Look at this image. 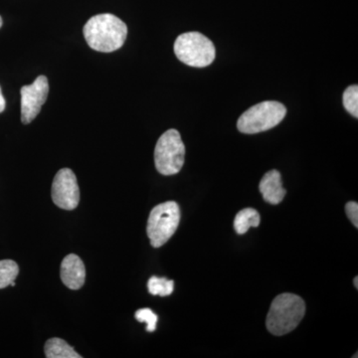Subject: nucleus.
Here are the masks:
<instances>
[{
    "instance_id": "f257e3e1",
    "label": "nucleus",
    "mask_w": 358,
    "mask_h": 358,
    "mask_svg": "<svg viewBox=\"0 0 358 358\" xmlns=\"http://www.w3.org/2000/svg\"><path fill=\"white\" fill-rule=\"evenodd\" d=\"M83 33L93 50L110 53L119 50L124 44L128 27L114 14L103 13L90 18L84 26Z\"/></svg>"
},
{
    "instance_id": "f03ea898",
    "label": "nucleus",
    "mask_w": 358,
    "mask_h": 358,
    "mask_svg": "<svg viewBox=\"0 0 358 358\" xmlns=\"http://www.w3.org/2000/svg\"><path fill=\"white\" fill-rule=\"evenodd\" d=\"M305 313L306 303L301 296L289 293L280 294L271 305L266 327L274 336H285L299 326Z\"/></svg>"
},
{
    "instance_id": "7ed1b4c3",
    "label": "nucleus",
    "mask_w": 358,
    "mask_h": 358,
    "mask_svg": "<svg viewBox=\"0 0 358 358\" xmlns=\"http://www.w3.org/2000/svg\"><path fill=\"white\" fill-rule=\"evenodd\" d=\"M173 48L178 60L190 67H207L213 63L216 56L215 47L211 40L199 32L179 35Z\"/></svg>"
},
{
    "instance_id": "20e7f679",
    "label": "nucleus",
    "mask_w": 358,
    "mask_h": 358,
    "mask_svg": "<svg viewBox=\"0 0 358 358\" xmlns=\"http://www.w3.org/2000/svg\"><path fill=\"white\" fill-rule=\"evenodd\" d=\"M287 109L275 101H266L250 108L241 115L237 128L241 133L254 134L275 128L286 117Z\"/></svg>"
},
{
    "instance_id": "39448f33",
    "label": "nucleus",
    "mask_w": 358,
    "mask_h": 358,
    "mask_svg": "<svg viewBox=\"0 0 358 358\" xmlns=\"http://www.w3.org/2000/svg\"><path fill=\"white\" fill-rule=\"evenodd\" d=\"M180 222V209L174 201L157 205L148 220L147 233L150 244L159 248L173 236Z\"/></svg>"
},
{
    "instance_id": "423d86ee",
    "label": "nucleus",
    "mask_w": 358,
    "mask_h": 358,
    "mask_svg": "<svg viewBox=\"0 0 358 358\" xmlns=\"http://www.w3.org/2000/svg\"><path fill=\"white\" fill-rule=\"evenodd\" d=\"M185 159V145L179 131L171 129L162 134L155 148L157 171L162 176H174L182 169Z\"/></svg>"
},
{
    "instance_id": "0eeeda50",
    "label": "nucleus",
    "mask_w": 358,
    "mask_h": 358,
    "mask_svg": "<svg viewBox=\"0 0 358 358\" xmlns=\"http://www.w3.org/2000/svg\"><path fill=\"white\" fill-rule=\"evenodd\" d=\"M52 200L59 208L74 210L80 202V189L75 173L70 169H62L56 173L52 183Z\"/></svg>"
},
{
    "instance_id": "6e6552de",
    "label": "nucleus",
    "mask_w": 358,
    "mask_h": 358,
    "mask_svg": "<svg viewBox=\"0 0 358 358\" xmlns=\"http://www.w3.org/2000/svg\"><path fill=\"white\" fill-rule=\"evenodd\" d=\"M21 94V122L30 124L38 115L49 94V83L46 76H38L31 85L23 86Z\"/></svg>"
},
{
    "instance_id": "1a4fd4ad",
    "label": "nucleus",
    "mask_w": 358,
    "mask_h": 358,
    "mask_svg": "<svg viewBox=\"0 0 358 358\" xmlns=\"http://www.w3.org/2000/svg\"><path fill=\"white\" fill-rule=\"evenodd\" d=\"M61 280L67 288L80 289L86 279V268L83 261L75 254H69L63 259L60 270Z\"/></svg>"
},
{
    "instance_id": "9d476101",
    "label": "nucleus",
    "mask_w": 358,
    "mask_h": 358,
    "mask_svg": "<svg viewBox=\"0 0 358 358\" xmlns=\"http://www.w3.org/2000/svg\"><path fill=\"white\" fill-rule=\"evenodd\" d=\"M259 189L263 194L264 200L273 205L281 203L287 193L286 189L282 187L281 173L275 169L268 171L263 176Z\"/></svg>"
},
{
    "instance_id": "9b49d317",
    "label": "nucleus",
    "mask_w": 358,
    "mask_h": 358,
    "mask_svg": "<svg viewBox=\"0 0 358 358\" xmlns=\"http://www.w3.org/2000/svg\"><path fill=\"white\" fill-rule=\"evenodd\" d=\"M45 355L47 358H81V355L75 352L72 346L63 339L54 338L48 339L45 343Z\"/></svg>"
},
{
    "instance_id": "f8f14e48",
    "label": "nucleus",
    "mask_w": 358,
    "mask_h": 358,
    "mask_svg": "<svg viewBox=\"0 0 358 358\" xmlns=\"http://www.w3.org/2000/svg\"><path fill=\"white\" fill-rule=\"evenodd\" d=\"M261 216L259 212L253 208H245L238 212L234 219V229L238 234L244 235L251 227L260 225Z\"/></svg>"
},
{
    "instance_id": "ddd939ff",
    "label": "nucleus",
    "mask_w": 358,
    "mask_h": 358,
    "mask_svg": "<svg viewBox=\"0 0 358 358\" xmlns=\"http://www.w3.org/2000/svg\"><path fill=\"white\" fill-rule=\"evenodd\" d=\"M148 289L152 296H167L173 294L174 282L167 280L166 278H150L148 282Z\"/></svg>"
},
{
    "instance_id": "4468645a",
    "label": "nucleus",
    "mask_w": 358,
    "mask_h": 358,
    "mask_svg": "<svg viewBox=\"0 0 358 358\" xmlns=\"http://www.w3.org/2000/svg\"><path fill=\"white\" fill-rule=\"evenodd\" d=\"M20 273L17 263L13 260L0 261V289L10 286L11 282L15 281Z\"/></svg>"
},
{
    "instance_id": "2eb2a0df",
    "label": "nucleus",
    "mask_w": 358,
    "mask_h": 358,
    "mask_svg": "<svg viewBox=\"0 0 358 358\" xmlns=\"http://www.w3.org/2000/svg\"><path fill=\"white\" fill-rule=\"evenodd\" d=\"M343 106L345 110L355 117H358V87L352 85L348 87L343 93Z\"/></svg>"
},
{
    "instance_id": "dca6fc26",
    "label": "nucleus",
    "mask_w": 358,
    "mask_h": 358,
    "mask_svg": "<svg viewBox=\"0 0 358 358\" xmlns=\"http://www.w3.org/2000/svg\"><path fill=\"white\" fill-rule=\"evenodd\" d=\"M134 317L138 322L147 324V331L150 333H152L157 329V315L150 308H141L136 310Z\"/></svg>"
},
{
    "instance_id": "f3484780",
    "label": "nucleus",
    "mask_w": 358,
    "mask_h": 358,
    "mask_svg": "<svg viewBox=\"0 0 358 358\" xmlns=\"http://www.w3.org/2000/svg\"><path fill=\"white\" fill-rule=\"evenodd\" d=\"M345 212L348 217L350 219L353 225L358 227V204L357 202L350 201L345 205Z\"/></svg>"
},
{
    "instance_id": "a211bd4d",
    "label": "nucleus",
    "mask_w": 358,
    "mask_h": 358,
    "mask_svg": "<svg viewBox=\"0 0 358 358\" xmlns=\"http://www.w3.org/2000/svg\"><path fill=\"white\" fill-rule=\"evenodd\" d=\"M6 99H4L3 95H2L1 87H0V113H2L6 110Z\"/></svg>"
},
{
    "instance_id": "6ab92c4d",
    "label": "nucleus",
    "mask_w": 358,
    "mask_h": 358,
    "mask_svg": "<svg viewBox=\"0 0 358 358\" xmlns=\"http://www.w3.org/2000/svg\"><path fill=\"white\" fill-rule=\"evenodd\" d=\"M353 284H355V288L358 289V277L355 278V281H353Z\"/></svg>"
},
{
    "instance_id": "aec40b11",
    "label": "nucleus",
    "mask_w": 358,
    "mask_h": 358,
    "mask_svg": "<svg viewBox=\"0 0 358 358\" xmlns=\"http://www.w3.org/2000/svg\"><path fill=\"white\" fill-rule=\"evenodd\" d=\"M2 24H3V21H2V17L0 16V28L2 27Z\"/></svg>"
},
{
    "instance_id": "412c9836",
    "label": "nucleus",
    "mask_w": 358,
    "mask_h": 358,
    "mask_svg": "<svg viewBox=\"0 0 358 358\" xmlns=\"http://www.w3.org/2000/svg\"><path fill=\"white\" fill-rule=\"evenodd\" d=\"M10 286H11V287H14V286H15V282H11Z\"/></svg>"
}]
</instances>
